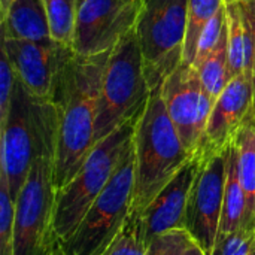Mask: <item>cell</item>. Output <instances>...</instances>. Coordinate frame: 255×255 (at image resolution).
<instances>
[{
    "label": "cell",
    "instance_id": "83f0119b",
    "mask_svg": "<svg viewBox=\"0 0 255 255\" xmlns=\"http://www.w3.org/2000/svg\"><path fill=\"white\" fill-rule=\"evenodd\" d=\"M239 3L245 7L247 13L255 19V0H239Z\"/></svg>",
    "mask_w": 255,
    "mask_h": 255
},
{
    "label": "cell",
    "instance_id": "d4e9b609",
    "mask_svg": "<svg viewBox=\"0 0 255 255\" xmlns=\"http://www.w3.org/2000/svg\"><path fill=\"white\" fill-rule=\"evenodd\" d=\"M226 28H227V22H226V7H223L208 22V25L203 28V31H202V34L199 37V42H197L196 60H194L193 66L200 64L214 51V48L218 45L220 39L223 37Z\"/></svg>",
    "mask_w": 255,
    "mask_h": 255
},
{
    "label": "cell",
    "instance_id": "52a82bcc",
    "mask_svg": "<svg viewBox=\"0 0 255 255\" xmlns=\"http://www.w3.org/2000/svg\"><path fill=\"white\" fill-rule=\"evenodd\" d=\"M134 175L136 164L131 146L70 239L61 245L63 255H103L106 253L133 212Z\"/></svg>",
    "mask_w": 255,
    "mask_h": 255
},
{
    "label": "cell",
    "instance_id": "8fae6325",
    "mask_svg": "<svg viewBox=\"0 0 255 255\" xmlns=\"http://www.w3.org/2000/svg\"><path fill=\"white\" fill-rule=\"evenodd\" d=\"M226 176V152L200 161V167L190 193L185 229L208 255H212L218 238Z\"/></svg>",
    "mask_w": 255,
    "mask_h": 255
},
{
    "label": "cell",
    "instance_id": "7402d4cb",
    "mask_svg": "<svg viewBox=\"0 0 255 255\" xmlns=\"http://www.w3.org/2000/svg\"><path fill=\"white\" fill-rule=\"evenodd\" d=\"M148 244L139 212H131L120 235L103 255H146Z\"/></svg>",
    "mask_w": 255,
    "mask_h": 255
},
{
    "label": "cell",
    "instance_id": "9c48e42d",
    "mask_svg": "<svg viewBox=\"0 0 255 255\" xmlns=\"http://www.w3.org/2000/svg\"><path fill=\"white\" fill-rule=\"evenodd\" d=\"M169 117L193 158H197L215 99L206 91L197 69L182 63L161 85Z\"/></svg>",
    "mask_w": 255,
    "mask_h": 255
},
{
    "label": "cell",
    "instance_id": "ba28073f",
    "mask_svg": "<svg viewBox=\"0 0 255 255\" xmlns=\"http://www.w3.org/2000/svg\"><path fill=\"white\" fill-rule=\"evenodd\" d=\"M188 0H142L136 34L151 90L182 64Z\"/></svg>",
    "mask_w": 255,
    "mask_h": 255
},
{
    "label": "cell",
    "instance_id": "484cf974",
    "mask_svg": "<svg viewBox=\"0 0 255 255\" xmlns=\"http://www.w3.org/2000/svg\"><path fill=\"white\" fill-rule=\"evenodd\" d=\"M254 251L255 233L241 227L238 232L218 239L212 255H254Z\"/></svg>",
    "mask_w": 255,
    "mask_h": 255
},
{
    "label": "cell",
    "instance_id": "6da1fadb",
    "mask_svg": "<svg viewBox=\"0 0 255 255\" xmlns=\"http://www.w3.org/2000/svg\"><path fill=\"white\" fill-rule=\"evenodd\" d=\"M111 52L73 55L58 78L51 99L57 111L54 179L57 191L79 172L96 146V105Z\"/></svg>",
    "mask_w": 255,
    "mask_h": 255
},
{
    "label": "cell",
    "instance_id": "277c9868",
    "mask_svg": "<svg viewBox=\"0 0 255 255\" xmlns=\"http://www.w3.org/2000/svg\"><path fill=\"white\" fill-rule=\"evenodd\" d=\"M151 93L139 39L133 30L111 51L106 63L96 105V140L137 118Z\"/></svg>",
    "mask_w": 255,
    "mask_h": 255
},
{
    "label": "cell",
    "instance_id": "4dcf8cb0",
    "mask_svg": "<svg viewBox=\"0 0 255 255\" xmlns=\"http://www.w3.org/2000/svg\"><path fill=\"white\" fill-rule=\"evenodd\" d=\"M254 255H255V251H254Z\"/></svg>",
    "mask_w": 255,
    "mask_h": 255
},
{
    "label": "cell",
    "instance_id": "d6986e66",
    "mask_svg": "<svg viewBox=\"0 0 255 255\" xmlns=\"http://www.w3.org/2000/svg\"><path fill=\"white\" fill-rule=\"evenodd\" d=\"M199 76L206 88V91L217 100L227 84L233 79L229 63V45H227V28L220 39L214 51L197 66Z\"/></svg>",
    "mask_w": 255,
    "mask_h": 255
},
{
    "label": "cell",
    "instance_id": "9a60e30c",
    "mask_svg": "<svg viewBox=\"0 0 255 255\" xmlns=\"http://www.w3.org/2000/svg\"><path fill=\"white\" fill-rule=\"evenodd\" d=\"M227 45L232 78L253 72L255 61V19L239 0H226Z\"/></svg>",
    "mask_w": 255,
    "mask_h": 255
},
{
    "label": "cell",
    "instance_id": "4fadbf2b",
    "mask_svg": "<svg viewBox=\"0 0 255 255\" xmlns=\"http://www.w3.org/2000/svg\"><path fill=\"white\" fill-rule=\"evenodd\" d=\"M253 111V72H245L235 76L217 97L197 158L205 161L214 155L226 152L227 148L235 142L238 131Z\"/></svg>",
    "mask_w": 255,
    "mask_h": 255
},
{
    "label": "cell",
    "instance_id": "2e32d148",
    "mask_svg": "<svg viewBox=\"0 0 255 255\" xmlns=\"http://www.w3.org/2000/svg\"><path fill=\"white\" fill-rule=\"evenodd\" d=\"M3 39L46 42L51 27L43 0H13L1 13Z\"/></svg>",
    "mask_w": 255,
    "mask_h": 255
},
{
    "label": "cell",
    "instance_id": "8992f818",
    "mask_svg": "<svg viewBox=\"0 0 255 255\" xmlns=\"http://www.w3.org/2000/svg\"><path fill=\"white\" fill-rule=\"evenodd\" d=\"M55 146L46 148L33 163L15 199L13 255H63L54 229L57 187Z\"/></svg>",
    "mask_w": 255,
    "mask_h": 255
},
{
    "label": "cell",
    "instance_id": "5b68a950",
    "mask_svg": "<svg viewBox=\"0 0 255 255\" xmlns=\"http://www.w3.org/2000/svg\"><path fill=\"white\" fill-rule=\"evenodd\" d=\"M137 118L99 140L76 176L64 188L57 191L54 229L60 245L70 239L90 206L105 190L131 149Z\"/></svg>",
    "mask_w": 255,
    "mask_h": 255
},
{
    "label": "cell",
    "instance_id": "30bf717a",
    "mask_svg": "<svg viewBox=\"0 0 255 255\" xmlns=\"http://www.w3.org/2000/svg\"><path fill=\"white\" fill-rule=\"evenodd\" d=\"M142 0H81L72 49L93 57L111 52L134 30Z\"/></svg>",
    "mask_w": 255,
    "mask_h": 255
},
{
    "label": "cell",
    "instance_id": "e0dca14e",
    "mask_svg": "<svg viewBox=\"0 0 255 255\" xmlns=\"http://www.w3.org/2000/svg\"><path fill=\"white\" fill-rule=\"evenodd\" d=\"M239 178L247 197V214L242 227L255 233V111H253L235 139Z\"/></svg>",
    "mask_w": 255,
    "mask_h": 255
},
{
    "label": "cell",
    "instance_id": "4316f807",
    "mask_svg": "<svg viewBox=\"0 0 255 255\" xmlns=\"http://www.w3.org/2000/svg\"><path fill=\"white\" fill-rule=\"evenodd\" d=\"M16 87V75L7 54L1 49L0 60V126L6 121Z\"/></svg>",
    "mask_w": 255,
    "mask_h": 255
},
{
    "label": "cell",
    "instance_id": "ac0fdd59",
    "mask_svg": "<svg viewBox=\"0 0 255 255\" xmlns=\"http://www.w3.org/2000/svg\"><path fill=\"white\" fill-rule=\"evenodd\" d=\"M226 161H227V176H226L223 212H221V221H220L217 241L238 232L244 226L245 214H247V197H245V191L239 178L238 154H236L235 143H232L227 148Z\"/></svg>",
    "mask_w": 255,
    "mask_h": 255
},
{
    "label": "cell",
    "instance_id": "603a6c76",
    "mask_svg": "<svg viewBox=\"0 0 255 255\" xmlns=\"http://www.w3.org/2000/svg\"><path fill=\"white\" fill-rule=\"evenodd\" d=\"M13 217L15 202L7 182L0 178V255H13Z\"/></svg>",
    "mask_w": 255,
    "mask_h": 255
},
{
    "label": "cell",
    "instance_id": "7c38bea8",
    "mask_svg": "<svg viewBox=\"0 0 255 255\" xmlns=\"http://www.w3.org/2000/svg\"><path fill=\"white\" fill-rule=\"evenodd\" d=\"M1 49L7 54L16 79L34 97L51 100L67 61L75 55L70 46L55 40L28 42L3 39Z\"/></svg>",
    "mask_w": 255,
    "mask_h": 255
},
{
    "label": "cell",
    "instance_id": "7a4b0ae2",
    "mask_svg": "<svg viewBox=\"0 0 255 255\" xmlns=\"http://www.w3.org/2000/svg\"><path fill=\"white\" fill-rule=\"evenodd\" d=\"M133 151L136 164L133 212L140 214L193 158L169 117L161 87L152 90L145 109L137 118Z\"/></svg>",
    "mask_w": 255,
    "mask_h": 255
},
{
    "label": "cell",
    "instance_id": "f546056e",
    "mask_svg": "<svg viewBox=\"0 0 255 255\" xmlns=\"http://www.w3.org/2000/svg\"><path fill=\"white\" fill-rule=\"evenodd\" d=\"M253 82H254V111H255V61H254V67H253Z\"/></svg>",
    "mask_w": 255,
    "mask_h": 255
},
{
    "label": "cell",
    "instance_id": "ffe728a7",
    "mask_svg": "<svg viewBox=\"0 0 255 255\" xmlns=\"http://www.w3.org/2000/svg\"><path fill=\"white\" fill-rule=\"evenodd\" d=\"M226 0H188L187 37L182 63L193 64L196 60L197 42L208 22L224 7Z\"/></svg>",
    "mask_w": 255,
    "mask_h": 255
},
{
    "label": "cell",
    "instance_id": "f1b7e54d",
    "mask_svg": "<svg viewBox=\"0 0 255 255\" xmlns=\"http://www.w3.org/2000/svg\"><path fill=\"white\" fill-rule=\"evenodd\" d=\"M184 255H208V254L203 251V248H202L197 242H193V244H191V247L185 251V254Z\"/></svg>",
    "mask_w": 255,
    "mask_h": 255
},
{
    "label": "cell",
    "instance_id": "44dd1931",
    "mask_svg": "<svg viewBox=\"0 0 255 255\" xmlns=\"http://www.w3.org/2000/svg\"><path fill=\"white\" fill-rule=\"evenodd\" d=\"M43 3L49 19L52 40L72 48L81 0H43Z\"/></svg>",
    "mask_w": 255,
    "mask_h": 255
},
{
    "label": "cell",
    "instance_id": "cb8c5ba5",
    "mask_svg": "<svg viewBox=\"0 0 255 255\" xmlns=\"http://www.w3.org/2000/svg\"><path fill=\"white\" fill-rule=\"evenodd\" d=\"M196 242L187 229H175L155 236L148 244L146 255H184Z\"/></svg>",
    "mask_w": 255,
    "mask_h": 255
},
{
    "label": "cell",
    "instance_id": "5bb4252c",
    "mask_svg": "<svg viewBox=\"0 0 255 255\" xmlns=\"http://www.w3.org/2000/svg\"><path fill=\"white\" fill-rule=\"evenodd\" d=\"M200 167L199 158H191L140 212L146 244L155 236L175 229H185L190 193Z\"/></svg>",
    "mask_w": 255,
    "mask_h": 255
},
{
    "label": "cell",
    "instance_id": "3957f363",
    "mask_svg": "<svg viewBox=\"0 0 255 255\" xmlns=\"http://www.w3.org/2000/svg\"><path fill=\"white\" fill-rule=\"evenodd\" d=\"M57 140V111L51 100L31 96L16 79L10 111L0 126V178L15 202L34 160Z\"/></svg>",
    "mask_w": 255,
    "mask_h": 255
}]
</instances>
